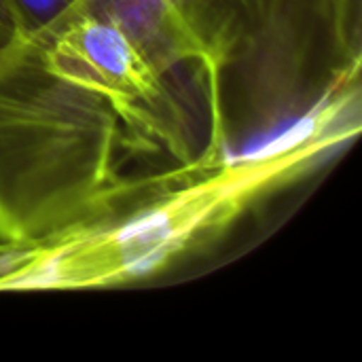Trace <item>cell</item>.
Listing matches in <instances>:
<instances>
[{
    "label": "cell",
    "instance_id": "cell-7",
    "mask_svg": "<svg viewBox=\"0 0 362 362\" xmlns=\"http://www.w3.org/2000/svg\"><path fill=\"white\" fill-rule=\"evenodd\" d=\"M23 30L19 17L15 15V11L8 6L6 0H0V49L6 47L11 40H15Z\"/></svg>",
    "mask_w": 362,
    "mask_h": 362
},
{
    "label": "cell",
    "instance_id": "cell-2",
    "mask_svg": "<svg viewBox=\"0 0 362 362\" xmlns=\"http://www.w3.org/2000/svg\"><path fill=\"white\" fill-rule=\"evenodd\" d=\"M361 0H240L212 95L214 140L301 121L358 83Z\"/></svg>",
    "mask_w": 362,
    "mask_h": 362
},
{
    "label": "cell",
    "instance_id": "cell-1",
    "mask_svg": "<svg viewBox=\"0 0 362 362\" xmlns=\"http://www.w3.org/2000/svg\"><path fill=\"white\" fill-rule=\"evenodd\" d=\"M112 108L59 76L36 32L0 49V242L49 244L115 214L142 180Z\"/></svg>",
    "mask_w": 362,
    "mask_h": 362
},
{
    "label": "cell",
    "instance_id": "cell-5",
    "mask_svg": "<svg viewBox=\"0 0 362 362\" xmlns=\"http://www.w3.org/2000/svg\"><path fill=\"white\" fill-rule=\"evenodd\" d=\"M6 2L19 17L25 32H38L62 19L72 8L81 6L85 0H6Z\"/></svg>",
    "mask_w": 362,
    "mask_h": 362
},
{
    "label": "cell",
    "instance_id": "cell-6",
    "mask_svg": "<svg viewBox=\"0 0 362 362\" xmlns=\"http://www.w3.org/2000/svg\"><path fill=\"white\" fill-rule=\"evenodd\" d=\"M42 248L45 244L0 242V291H11V284L36 263Z\"/></svg>",
    "mask_w": 362,
    "mask_h": 362
},
{
    "label": "cell",
    "instance_id": "cell-3",
    "mask_svg": "<svg viewBox=\"0 0 362 362\" xmlns=\"http://www.w3.org/2000/svg\"><path fill=\"white\" fill-rule=\"evenodd\" d=\"M314 161L312 144L282 151L280 157L248 159L210 168L187 185L176 178L161 193L138 199L132 212L115 214L45 244L36 263L13 288L100 286L161 269L195 244L223 231L267 187L293 178Z\"/></svg>",
    "mask_w": 362,
    "mask_h": 362
},
{
    "label": "cell",
    "instance_id": "cell-4",
    "mask_svg": "<svg viewBox=\"0 0 362 362\" xmlns=\"http://www.w3.org/2000/svg\"><path fill=\"white\" fill-rule=\"evenodd\" d=\"M47 64L64 78L102 98L121 119L136 148H165L193 163L187 112L174 76L108 17L76 6L36 32Z\"/></svg>",
    "mask_w": 362,
    "mask_h": 362
}]
</instances>
